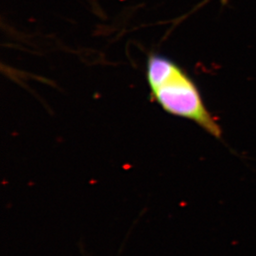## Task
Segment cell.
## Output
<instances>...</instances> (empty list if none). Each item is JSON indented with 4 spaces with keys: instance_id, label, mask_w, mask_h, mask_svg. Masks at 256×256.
Listing matches in <instances>:
<instances>
[{
    "instance_id": "obj_2",
    "label": "cell",
    "mask_w": 256,
    "mask_h": 256,
    "mask_svg": "<svg viewBox=\"0 0 256 256\" xmlns=\"http://www.w3.org/2000/svg\"><path fill=\"white\" fill-rule=\"evenodd\" d=\"M210 0H203L202 2H200V5H198L196 8H199L202 7L203 5H206L208 4V2H210ZM222 1L223 4H226L228 2V0H222Z\"/></svg>"
},
{
    "instance_id": "obj_1",
    "label": "cell",
    "mask_w": 256,
    "mask_h": 256,
    "mask_svg": "<svg viewBox=\"0 0 256 256\" xmlns=\"http://www.w3.org/2000/svg\"><path fill=\"white\" fill-rule=\"evenodd\" d=\"M146 79L151 98L166 113L188 120L214 138H222L218 118L206 106L194 79L176 62L162 54H150Z\"/></svg>"
}]
</instances>
